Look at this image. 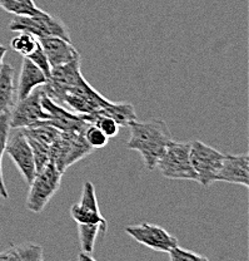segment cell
I'll list each match as a JSON object with an SVG mask.
<instances>
[{"label":"cell","instance_id":"obj_22","mask_svg":"<svg viewBox=\"0 0 249 261\" xmlns=\"http://www.w3.org/2000/svg\"><path fill=\"white\" fill-rule=\"evenodd\" d=\"M37 44L38 38L29 34V33H19V35L13 38L12 43H10L13 50L21 54L24 58H26V57L30 56V54L33 53L34 49L37 48Z\"/></svg>","mask_w":249,"mask_h":261},{"label":"cell","instance_id":"obj_24","mask_svg":"<svg viewBox=\"0 0 249 261\" xmlns=\"http://www.w3.org/2000/svg\"><path fill=\"white\" fill-rule=\"evenodd\" d=\"M170 261H207L208 257L196 254L191 250H185L180 246H174L168 251Z\"/></svg>","mask_w":249,"mask_h":261},{"label":"cell","instance_id":"obj_21","mask_svg":"<svg viewBox=\"0 0 249 261\" xmlns=\"http://www.w3.org/2000/svg\"><path fill=\"white\" fill-rule=\"evenodd\" d=\"M0 8L14 15H37L43 12L35 4H26L18 0H0Z\"/></svg>","mask_w":249,"mask_h":261},{"label":"cell","instance_id":"obj_7","mask_svg":"<svg viewBox=\"0 0 249 261\" xmlns=\"http://www.w3.org/2000/svg\"><path fill=\"white\" fill-rule=\"evenodd\" d=\"M43 96L44 89L38 87L29 96L17 100L9 113L10 129L25 128L33 126L37 122L49 118V114L45 112L42 106Z\"/></svg>","mask_w":249,"mask_h":261},{"label":"cell","instance_id":"obj_17","mask_svg":"<svg viewBox=\"0 0 249 261\" xmlns=\"http://www.w3.org/2000/svg\"><path fill=\"white\" fill-rule=\"evenodd\" d=\"M0 260L15 261H42L44 260L43 249L32 243L12 245L5 251H0Z\"/></svg>","mask_w":249,"mask_h":261},{"label":"cell","instance_id":"obj_9","mask_svg":"<svg viewBox=\"0 0 249 261\" xmlns=\"http://www.w3.org/2000/svg\"><path fill=\"white\" fill-rule=\"evenodd\" d=\"M14 130L15 132H13L12 135L9 133L7 147H5V153L12 157L13 162L15 163L23 178L28 184H30L35 173H37L33 151H32V147L29 146L21 129L14 128Z\"/></svg>","mask_w":249,"mask_h":261},{"label":"cell","instance_id":"obj_16","mask_svg":"<svg viewBox=\"0 0 249 261\" xmlns=\"http://www.w3.org/2000/svg\"><path fill=\"white\" fill-rule=\"evenodd\" d=\"M15 93V69L10 64H3L0 69V114L12 111Z\"/></svg>","mask_w":249,"mask_h":261},{"label":"cell","instance_id":"obj_15","mask_svg":"<svg viewBox=\"0 0 249 261\" xmlns=\"http://www.w3.org/2000/svg\"><path fill=\"white\" fill-rule=\"evenodd\" d=\"M48 82V77L44 74L38 65H35L30 59L24 58L21 64L20 75H19L17 86V98L23 99L32 93L38 87L44 86Z\"/></svg>","mask_w":249,"mask_h":261},{"label":"cell","instance_id":"obj_23","mask_svg":"<svg viewBox=\"0 0 249 261\" xmlns=\"http://www.w3.org/2000/svg\"><path fill=\"white\" fill-rule=\"evenodd\" d=\"M84 137H85L88 145L93 149L104 148L109 142V138L100 130L96 124L89 123L85 130H84Z\"/></svg>","mask_w":249,"mask_h":261},{"label":"cell","instance_id":"obj_8","mask_svg":"<svg viewBox=\"0 0 249 261\" xmlns=\"http://www.w3.org/2000/svg\"><path fill=\"white\" fill-rule=\"evenodd\" d=\"M21 132L25 136L29 146L34 154L35 168L38 171L42 170L48 162L50 161V147L55 138L58 137L60 130L55 127L44 123H35L33 126L20 128Z\"/></svg>","mask_w":249,"mask_h":261},{"label":"cell","instance_id":"obj_27","mask_svg":"<svg viewBox=\"0 0 249 261\" xmlns=\"http://www.w3.org/2000/svg\"><path fill=\"white\" fill-rule=\"evenodd\" d=\"M78 260H94V256H91V254H88V252L80 251L79 256H78Z\"/></svg>","mask_w":249,"mask_h":261},{"label":"cell","instance_id":"obj_10","mask_svg":"<svg viewBox=\"0 0 249 261\" xmlns=\"http://www.w3.org/2000/svg\"><path fill=\"white\" fill-rule=\"evenodd\" d=\"M126 232L129 236H132L135 241L149 247L154 251L168 252L172 247L178 245L177 238L170 235L163 227L158 226V225L148 224V222L127 226Z\"/></svg>","mask_w":249,"mask_h":261},{"label":"cell","instance_id":"obj_5","mask_svg":"<svg viewBox=\"0 0 249 261\" xmlns=\"http://www.w3.org/2000/svg\"><path fill=\"white\" fill-rule=\"evenodd\" d=\"M9 31L18 33H29L35 38L60 37L70 40L67 25L59 18L48 14L43 10L37 15H15L10 21Z\"/></svg>","mask_w":249,"mask_h":261},{"label":"cell","instance_id":"obj_11","mask_svg":"<svg viewBox=\"0 0 249 261\" xmlns=\"http://www.w3.org/2000/svg\"><path fill=\"white\" fill-rule=\"evenodd\" d=\"M42 106L44 111L49 114V118L45 121H40L39 123L49 124V126L55 127L59 130H85L88 127V122L83 119L80 114H77L67 108L61 107L60 105L54 102L45 94L42 98ZM38 123V122H37Z\"/></svg>","mask_w":249,"mask_h":261},{"label":"cell","instance_id":"obj_14","mask_svg":"<svg viewBox=\"0 0 249 261\" xmlns=\"http://www.w3.org/2000/svg\"><path fill=\"white\" fill-rule=\"evenodd\" d=\"M51 68L59 67L79 58L80 54L70 40L60 37L38 38Z\"/></svg>","mask_w":249,"mask_h":261},{"label":"cell","instance_id":"obj_12","mask_svg":"<svg viewBox=\"0 0 249 261\" xmlns=\"http://www.w3.org/2000/svg\"><path fill=\"white\" fill-rule=\"evenodd\" d=\"M70 215L77 224H102L108 226L107 220L100 214L96 187L90 181L84 182L82 198L72 206Z\"/></svg>","mask_w":249,"mask_h":261},{"label":"cell","instance_id":"obj_4","mask_svg":"<svg viewBox=\"0 0 249 261\" xmlns=\"http://www.w3.org/2000/svg\"><path fill=\"white\" fill-rule=\"evenodd\" d=\"M189 151L191 142H177L172 140L157 162L155 168L168 179L197 182V175L189 159Z\"/></svg>","mask_w":249,"mask_h":261},{"label":"cell","instance_id":"obj_3","mask_svg":"<svg viewBox=\"0 0 249 261\" xmlns=\"http://www.w3.org/2000/svg\"><path fill=\"white\" fill-rule=\"evenodd\" d=\"M63 173L56 168L53 161H49L40 171L35 173L26 196V208L34 214H40L58 192Z\"/></svg>","mask_w":249,"mask_h":261},{"label":"cell","instance_id":"obj_2","mask_svg":"<svg viewBox=\"0 0 249 261\" xmlns=\"http://www.w3.org/2000/svg\"><path fill=\"white\" fill-rule=\"evenodd\" d=\"M93 152L94 149L86 142L83 130H60L50 147V161L64 173L68 167Z\"/></svg>","mask_w":249,"mask_h":261},{"label":"cell","instance_id":"obj_13","mask_svg":"<svg viewBox=\"0 0 249 261\" xmlns=\"http://www.w3.org/2000/svg\"><path fill=\"white\" fill-rule=\"evenodd\" d=\"M215 181L242 185L249 187V156L243 154H226L221 168L216 173Z\"/></svg>","mask_w":249,"mask_h":261},{"label":"cell","instance_id":"obj_19","mask_svg":"<svg viewBox=\"0 0 249 261\" xmlns=\"http://www.w3.org/2000/svg\"><path fill=\"white\" fill-rule=\"evenodd\" d=\"M108 226L102 224H78V236L82 251L91 254L99 232L104 233Z\"/></svg>","mask_w":249,"mask_h":261},{"label":"cell","instance_id":"obj_25","mask_svg":"<svg viewBox=\"0 0 249 261\" xmlns=\"http://www.w3.org/2000/svg\"><path fill=\"white\" fill-rule=\"evenodd\" d=\"M26 58L30 59V61L33 62L35 65H38V67H39L40 69H42L43 72H44V74L47 75L48 80H49L50 72H51V67H50V64H49V62H48V58H47V56H45L44 50H43L42 45H40L39 40H38L37 48L34 49L33 53H32L30 56L26 57Z\"/></svg>","mask_w":249,"mask_h":261},{"label":"cell","instance_id":"obj_26","mask_svg":"<svg viewBox=\"0 0 249 261\" xmlns=\"http://www.w3.org/2000/svg\"><path fill=\"white\" fill-rule=\"evenodd\" d=\"M7 51H8L7 47H4L3 44H0V69H2V65L4 64L3 63V61H4V57H5V54H7Z\"/></svg>","mask_w":249,"mask_h":261},{"label":"cell","instance_id":"obj_28","mask_svg":"<svg viewBox=\"0 0 249 261\" xmlns=\"http://www.w3.org/2000/svg\"><path fill=\"white\" fill-rule=\"evenodd\" d=\"M18 2H23V3H26V4H35L34 0H18Z\"/></svg>","mask_w":249,"mask_h":261},{"label":"cell","instance_id":"obj_20","mask_svg":"<svg viewBox=\"0 0 249 261\" xmlns=\"http://www.w3.org/2000/svg\"><path fill=\"white\" fill-rule=\"evenodd\" d=\"M9 113L10 112L0 114V196L4 200L9 198V192H8L4 177H3V156L5 153V147H7L8 137L10 133Z\"/></svg>","mask_w":249,"mask_h":261},{"label":"cell","instance_id":"obj_1","mask_svg":"<svg viewBox=\"0 0 249 261\" xmlns=\"http://www.w3.org/2000/svg\"><path fill=\"white\" fill-rule=\"evenodd\" d=\"M128 127L131 128V137L127 147L139 152L148 170H155L157 162L172 141V133L168 124L162 119H150L147 122H139L137 119Z\"/></svg>","mask_w":249,"mask_h":261},{"label":"cell","instance_id":"obj_18","mask_svg":"<svg viewBox=\"0 0 249 261\" xmlns=\"http://www.w3.org/2000/svg\"><path fill=\"white\" fill-rule=\"evenodd\" d=\"M99 114H104V116L109 117V118L114 119L116 123L120 127H128L133 121H137V114L135 110L131 103H115L109 102L105 107L99 110Z\"/></svg>","mask_w":249,"mask_h":261},{"label":"cell","instance_id":"obj_6","mask_svg":"<svg viewBox=\"0 0 249 261\" xmlns=\"http://www.w3.org/2000/svg\"><path fill=\"white\" fill-rule=\"evenodd\" d=\"M224 156L226 154L205 145L202 141L197 140L191 142L189 159L197 175V182H199L203 187H209L210 185L214 184Z\"/></svg>","mask_w":249,"mask_h":261}]
</instances>
